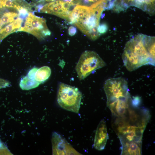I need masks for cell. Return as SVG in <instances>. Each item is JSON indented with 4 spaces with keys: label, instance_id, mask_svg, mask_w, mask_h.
I'll list each match as a JSON object with an SVG mask.
<instances>
[{
    "label": "cell",
    "instance_id": "6da1fadb",
    "mask_svg": "<svg viewBox=\"0 0 155 155\" xmlns=\"http://www.w3.org/2000/svg\"><path fill=\"white\" fill-rule=\"evenodd\" d=\"M155 37L139 34L126 43L122 58L124 65L129 71L141 66H155Z\"/></svg>",
    "mask_w": 155,
    "mask_h": 155
},
{
    "label": "cell",
    "instance_id": "7c38bea8",
    "mask_svg": "<svg viewBox=\"0 0 155 155\" xmlns=\"http://www.w3.org/2000/svg\"><path fill=\"white\" fill-rule=\"evenodd\" d=\"M57 0H34L30 5L32 8H34L35 10L46 3Z\"/></svg>",
    "mask_w": 155,
    "mask_h": 155
},
{
    "label": "cell",
    "instance_id": "8fae6325",
    "mask_svg": "<svg viewBox=\"0 0 155 155\" xmlns=\"http://www.w3.org/2000/svg\"><path fill=\"white\" fill-rule=\"evenodd\" d=\"M40 84L36 81L31 79L27 75L21 79L19 84L22 89L29 90L37 87Z\"/></svg>",
    "mask_w": 155,
    "mask_h": 155
},
{
    "label": "cell",
    "instance_id": "2e32d148",
    "mask_svg": "<svg viewBox=\"0 0 155 155\" xmlns=\"http://www.w3.org/2000/svg\"><path fill=\"white\" fill-rule=\"evenodd\" d=\"M116 0H115L116 1Z\"/></svg>",
    "mask_w": 155,
    "mask_h": 155
},
{
    "label": "cell",
    "instance_id": "5bb4252c",
    "mask_svg": "<svg viewBox=\"0 0 155 155\" xmlns=\"http://www.w3.org/2000/svg\"><path fill=\"white\" fill-rule=\"evenodd\" d=\"M38 69V68L35 67L32 68L29 71L27 75L31 79L35 80V75Z\"/></svg>",
    "mask_w": 155,
    "mask_h": 155
},
{
    "label": "cell",
    "instance_id": "9a60e30c",
    "mask_svg": "<svg viewBox=\"0 0 155 155\" xmlns=\"http://www.w3.org/2000/svg\"><path fill=\"white\" fill-rule=\"evenodd\" d=\"M77 32L76 28L73 26H70L68 29V33L71 36L74 35Z\"/></svg>",
    "mask_w": 155,
    "mask_h": 155
},
{
    "label": "cell",
    "instance_id": "ba28073f",
    "mask_svg": "<svg viewBox=\"0 0 155 155\" xmlns=\"http://www.w3.org/2000/svg\"><path fill=\"white\" fill-rule=\"evenodd\" d=\"M53 154L56 155H80L60 134L55 132L53 136Z\"/></svg>",
    "mask_w": 155,
    "mask_h": 155
},
{
    "label": "cell",
    "instance_id": "4fadbf2b",
    "mask_svg": "<svg viewBox=\"0 0 155 155\" xmlns=\"http://www.w3.org/2000/svg\"><path fill=\"white\" fill-rule=\"evenodd\" d=\"M108 30V26L107 24L103 23L99 24L97 30L99 34H101L105 33Z\"/></svg>",
    "mask_w": 155,
    "mask_h": 155
},
{
    "label": "cell",
    "instance_id": "7a4b0ae2",
    "mask_svg": "<svg viewBox=\"0 0 155 155\" xmlns=\"http://www.w3.org/2000/svg\"><path fill=\"white\" fill-rule=\"evenodd\" d=\"M101 5L96 6L76 5L70 13L68 21L74 24L92 40L97 39L101 35L98 32L102 13L105 9Z\"/></svg>",
    "mask_w": 155,
    "mask_h": 155
},
{
    "label": "cell",
    "instance_id": "3957f363",
    "mask_svg": "<svg viewBox=\"0 0 155 155\" xmlns=\"http://www.w3.org/2000/svg\"><path fill=\"white\" fill-rule=\"evenodd\" d=\"M103 88L106 97L107 105L110 111L127 108L131 104L132 99L127 82L124 79H108L106 81Z\"/></svg>",
    "mask_w": 155,
    "mask_h": 155
},
{
    "label": "cell",
    "instance_id": "9c48e42d",
    "mask_svg": "<svg viewBox=\"0 0 155 155\" xmlns=\"http://www.w3.org/2000/svg\"><path fill=\"white\" fill-rule=\"evenodd\" d=\"M108 137L106 122L102 120L96 130L94 144V148L98 150L104 149Z\"/></svg>",
    "mask_w": 155,
    "mask_h": 155
},
{
    "label": "cell",
    "instance_id": "30bf717a",
    "mask_svg": "<svg viewBox=\"0 0 155 155\" xmlns=\"http://www.w3.org/2000/svg\"><path fill=\"white\" fill-rule=\"evenodd\" d=\"M51 70L48 66H44L38 69L35 75V80L40 84L46 80L50 76Z\"/></svg>",
    "mask_w": 155,
    "mask_h": 155
},
{
    "label": "cell",
    "instance_id": "52a82bcc",
    "mask_svg": "<svg viewBox=\"0 0 155 155\" xmlns=\"http://www.w3.org/2000/svg\"><path fill=\"white\" fill-rule=\"evenodd\" d=\"M32 10L6 7H0V32L16 19L26 18Z\"/></svg>",
    "mask_w": 155,
    "mask_h": 155
},
{
    "label": "cell",
    "instance_id": "277c9868",
    "mask_svg": "<svg viewBox=\"0 0 155 155\" xmlns=\"http://www.w3.org/2000/svg\"><path fill=\"white\" fill-rule=\"evenodd\" d=\"M82 94L77 88L63 83L59 84L57 100L60 106L67 111L79 112Z\"/></svg>",
    "mask_w": 155,
    "mask_h": 155
},
{
    "label": "cell",
    "instance_id": "8992f818",
    "mask_svg": "<svg viewBox=\"0 0 155 155\" xmlns=\"http://www.w3.org/2000/svg\"><path fill=\"white\" fill-rule=\"evenodd\" d=\"M20 31L30 33L40 40H44L51 34L45 19L35 15L32 12L26 17Z\"/></svg>",
    "mask_w": 155,
    "mask_h": 155
},
{
    "label": "cell",
    "instance_id": "5b68a950",
    "mask_svg": "<svg viewBox=\"0 0 155 155\" xmlns=\"http://www.w3.org/2000/svg\"><path fill=\"white\" fill-rule=\"evenodd\" d=\"M106 65L105 62L96 53L86 51L81 55L75 69L78 78L81 80L96 70Z\"/></svg>",
    "mask_w": 155,
    "mask_h": 155
}]
</instances>
